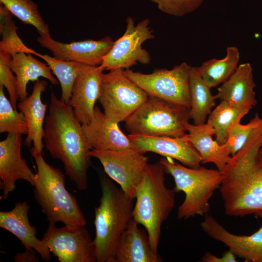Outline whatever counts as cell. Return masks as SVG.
Segmentation results:
<instances>
[{
	"label": "cell",
	"instance_id": "1",
	"mask_svg": "<svg viewBox=\"0 0 262 262\" xmlns=\"http://www.w3.org/2000/svg\"><path fill=\"white\" fill-rule=\"evenodd\" d=\"M43 141L51 156L62 163L66 174L78 189L86 190L92 149L73 108L58 98L53 92L50 94Z\"/></svg>",
	"mask_w": 262,
	"mask_h": 262
},
{
	"label": "cell",
	"instance_id": "2",
	"mask_svg": "<svg viewBox=\"0 0 262 262\" xmlns=\"http://www.w3.org/2000/svg\"><path fill=\"white\" fill-rule=\"evenodd\" d=\"M262 128L231 158L221 172L219 187L225 214L262 218Z\"/></svg>",
	"mask_w": 262,
	"mask_h": 262
},
{
	"label": "cell",
	"instance_id": "3",
	"mask_svg": "<svg viewBox=\"0 0 262 262\" xmlns=\"http://www.w3.org/2000/svg\"><path fill=\"white\" fill-rule=\"evenodd\" d=\"M99 181L101 196L94 208L97 262H115L118 241L133 218V199L106 176Z\"/></svg>",
	"mask_w": 262,
	"mask_h": 262
},
{
	"label": "cell",
	"instance_id": "4",
	"mask_svg": "<svg viewBox=\"0 0 262 262\" xmlns=\"http://www.w3.org/2000/svg\"><path fill=\"white\" fill-rule=\"evenodd\" d=\"M29 150L37 167L32 186L34 197L47 221L85 226L87 221L76 197L66 189L65 175L47 163L42 153L32 147Z\"/></svg>",
	"mask_w": 262,
	"mask_h": 262
},
{
	"label": "cell",
	"instance_id": "5",
	"mask_svg": "<svg viewBox=\"0 0 262 262\" xmlns=\"http://www.w3.org/2000/svg\"><path fill=\"white\" fill-rule=\"evenodd\" d=\"M165 173L160 161L148 164L137 191L133 209V219L144 227L156 253L162 225L175 204L176 192L166 186Z\"/></svg>",
	"mask_w": 262,
	"mask_h": 262
},
{
	"label": "cell",
	"instance_id": "6",
	"mask_svg": "<svg viewBox=\"0 0 262 262\" xmlns=\"http://www.w3.org/2000/svg\"><path fill=\"white\" fill-rule=\"evenodd\" d=\"M165 173L174 179L175 192H182L185 197L177 211L179 219L186 220L196 215H204L210 210L209 201L219 188L222 174L217 169L200 166H186L169 157L161 158Z\"/></svg>",
	"mask_w": 262,
	"mask_h": 262
},
{
	"label": "cell",
	"instance_id": "7",
	"mask_svg": "<svg viewBox=\"0 0 262 262\" xmlns=\"http://www.w3.org/2000/svg\"><path fill=\"white\" fill-rule=\"evenodd\" d=\"M191 119L190 109L149 96L125 121L130 134L182 137Z\"/></svg>",
	"mask_w": 262,
	"mask_h": 262
},
{
	"label": "cell",
	"instance_id": "8",
	"mask_svg": "<svg viewBox=\"0 0 262 262\" xmlns=\"http://www.w3.org/2000/svg\"><path fill=\"white\" fill-rule=\"evenodd\" d=\"M191 66L183 62L171 69L155 68L149 74L124 70L126 76L149 96L190 109Z\"/></svg>",
	"mask_w": 262,
	"mask_h": 262
},
{
	"label": "cell",
	"instance_id": "9",
	"mask_svg": "<svg viewBox=\"0 0 262 262\" xmlns=\"http://www.w3.org/2000/svg\"><path fill=\"white\" fill-rule=\"evenodd\" d=\"M148 97L126 76L124 69L109 71L102 75L98 101L104 113L116 123L125 121Z\"/></svg>",
	"mask_w": 262,
	"mask_h": 262
},
{
	"label": "cell",
	"instance_id": "10",
	"mask_svg": "<svg viewBox=\"0 0 262 262\" xmlns=\"http://www.w3.org/2000/svg\"><path fill=\"white\" fill-rule=\"evenodd\" d=\"M126 22L124 33L114 41L100 66L104 70L127 69L138 64L150 63L149 52L142 47L145 42L155 38L149 26L150 20L145 18L135 24L134 18L128 16Z\"/></svg>",
	"mask_w": 262,
	"mask_h": 262
},
{
	"label": "cell",
	"instance_id": "11",
	"mask_svg": "<svg viewBox=\"0 0 262 262\" xmlns=\"http://www.w3.org/2000/svg\"><path fill=\"white\" fill-rule=\"evenodd\" d=\"M143 152L134 148L121 150L92 149L90 155L102 165L108 177L118 183L130 197L135 198L148 164Z\"/></svg>",
	"mask_w": 262,
	"mask_h": 262
},
{
	"label": "cell",
	"instance_id": "12",
	"mask_svg": "<svg viewBox=\"0 0 262 262\" xmlns=\"http://www.w3.org/2000/svg\"><path fill=\"white\" fill-rule=\"evenodd\" d=\"M60 262H96L94 240L84 226L49 223L42 239Z\"/></svg>",
	"mask_w": 262,
	"mask_h": 262
},
{
	"label": "cell",
	"instance_id": "13",
	"mask_svg": "<svg viewBox=\"0 0 262 262\" xmlns=\"http://www.w3.org/2000/svg\"><path fill=\"white\" fill-rule=\"evenodd\" d=\"M37 42L56 58L89 66H99L112 47L114 41L108 36L98 40H86L64 43L50 36H39Z\"/></svg>",
	"mask_w": 262,
	"mask_h": 262
},
{
	"label": "cell",
	"instance_id": "14",
	"mask_svg": "<svg viewBox=\"0 0 262 262\" xmlns=\"http://www.w3.org/2000/svg\"><path fill=\"white\" fill-rule=\"evenodd\" d=\"M22 135L8 133L0 142V189L2 197L7 199L18 180L33 183L35 174L21 156Z\"/></svg>",
	"mask_w": 262,
	"mask_h": 262
},
{
	"label": "cell",
	"instance_id": "15",
	"mask_svg": "<svg viewBox=\"0 0 262 262\" xmlns=\"http://www.w3.org/2000/svg\"><path fill=\"white\" fill-rule=\"evenodd\" d=\"M133 148L146 153L152 152L176 160L192 168L200 166L201 157L192 144L182 137L166 136L128 135Z\"/></svg>",
	"mask_w": 262,
	"mask_h": 262
},
{
	"label": "cell",
	"instance_id": "16",
	"mask_svg": "<svg viewBox=\"0 0 262 262\" xmlns=\"http://www.w3.org/2000/svg\"><path fill=\"white\" fill-rule=\"evenodd\" d=\"M200 223L202 230L221 242L236 256L248 262H262V227L250 235H236L229 231L213 216L205 214Z\"/></svg>",
	"mask_w": 262,
	"mask_h": 262
},
{
	"label": "cell",
	"instance_id": "17",
	"mask_svg": "<svg viewBox=\"0 0 262 262\" xmlns=\"http://www.w3.org/2000/svg\"><path fill=\"white\" fill-rule=\"evenodd\" d=\"M103 71L100 66L82 65L74 83L68 104L82 125L88 123L92 118Z\"/></svg>",
	"mask_w": 262,
	"mask_h": 262
},
{
	"label": "cell",
	"instance_id": "18",
	"mask_svg": "<svg viewBox=\"0 0 262 262\" xmlns=\"http://www.w3.org/2000/svg\"><path fill=\"white\" fill-rule=\"evenodd\" d=\"M118 124L96 106L91 121L82 125L83 134L91 149L121 150L133 148L128 136Z\"/></svg>",
	"mask_w": 262,
	"mask_h": 262
},
{
	"label": "cell",
	"instance_id": "19",
	"mask_svg": "<svg viewBox=\"0 0 262 262\" xmlns=\"http://www.w3.org/2000/svg\"><path fill=\"white\" fill-rule=\"evenodd\" d=\"M30 207L27 201L18 202L11 210L0 211V227L16 237L25 249H33L43 261L49 262L51 252L45 242L37 237L36 228L30 223Z\"/></svg>",
	"mask_w": 262,
	"mask_h": 262
},
{
	"label": "cell",
	"instance_id": "20",
	"mask_svg": "<svg viewBox=\"0 0 262 262\" xmlns=\"http://www.w3.org/2000/svg\"><path fill=\"white\" fill-rule=\"evenodd\" d=\"M48 83L38 80L33 85L31 94L17 103V108L24 115L28 127V133L23 141L24 146L32 147L38 152L42 153L44 147L43 138L44 126L48 103H44L41 99L43 92Z\"/></svg>",
	"mask_w": 262,
	"mask_h": 262
},
{
	"label": "cell",
	"instance_id": "21",
	"mask_svg": "<svg viewBox=\"0 0 262 262\" xmlns=\"http://www.w3.org/2000/svg\"><path fill=\"white\" fill-rule=\"evenodd\" d=\"M255 87L250 64L243 63L239 65L229 79L217 88L214 96L216 99L233 107L252 108L257 103L254 90Z\"/></svg>",
	"mask_w": 262,
	"mask_h": 262
},
{
	"label": "cell",
	"instance_id": "22",
	"mask_svg": "<svg viewBox=\"0 0 262 262\" xmlns=\"http://www.w3.org/2000/svg\"><path fill=\"white\" fill-rule=\"evenodd\" d=\"M152 248L147 232L132 218L121 235L116 247L115 262H161Z\"/></svg>",
	"mask_w": 262,
	"mask_h": 262
},
{
	"label": "cell",
	"instance_id": "23",
	"mask_svg": "<svg viewBox=\"0 0 262 262\" xmlns=\"http://www.w3.org/2000/svg\"><path fill=\"white\" fill-rule=\"evenodd\" d=\"M187 133L183 137L190 142L200 154L201 164L213 163L221 172L229 162L231 155L224 146L219 144L213 136V128L205 123L195 125L188 123Z\"/></svg>",
	"mask_w": 262,
	"mask_h": 262
},
{
	"label": "cell",
	"instance_id": "24",
	"mask_svg": "<svg viewBox=\"0 0 262 262\" xmlns=\"http://www.w3.org/2000/svg\"><path fill=\"white\" fill-rule=\"evenodd\" d=\"M10 66L17 79L20 101L27 97V86L29 82H36L40 77H43L53 85L58 84V81L47 64L38 60L32 54L20 52L15 54L12 57Z\"/></svg>",
	"mask_w": 262,
	"mask_h": 262
},
{
	"label": "cell",
	"instance_id": "25",
	"mask_svg": "<svg viewBox=\"0 0 262 262\" xmlns=\"http://www.w3.org/2000/svg\"><path fill=\"white\" fill-rule=\"evenodd\" d=\"M190 115L195 125L203 124L215 105L216 99L211 88L204 82L197 70L191 67L190 74Z\"/></svg>",
	"mask_w": 262,
	"mask_h": 262
},
{
	"label": "cell",
	"instance_id": "26",
	"mask_svg": "<svg viewBox=\"0 0 262 262\" xmlns=\"http://www.w3.org/2000/svg\"><path fill=\"white\" fill-rule=\"evenodd\" d=\"M239 59L238 49L235 46H230L227 49L225 57L207 60L196 67V69L204 82L212 88L229 79L237 69Z\"/></svg>",
	"mask_w": 262,
	"mask_h": 262
},
{
	"label": "cell",
	"instance_id": "27",
	"mask_svg": "<svg viewBox=\"0 0 262 262\" xmlns=\"http://www.w3.org/2000/svg\"><path fill=\"white\" fill-rule=\"evenodd\" d=\"M251 109L236 108L225 101H220L209 115L206 121L214 130L215 140L219 144L224 145L231 126L241 122L242 119Z\"/></svg>",
	"mask_w": 262,
	"mask_h": 262
},
{
	"label": "cell",
	"instance_id": "28",
	"mask_svg": "<svg viewBox=\"0 0 262 262\" xmlns=\"http://www.w3.org/2000/svg\"><path fill=\"white\" fill-rule=\"evenodd\" d=\"M47 64L61 86V99L68 103L71 98L75 81L82 64L73 61H67L36 52L35 55Z\"/></svg>",
	"mask_w": 262,
	"mask_h": 262
},
{
	"label": "cell",
	"instance_id": "29",
	"mask_svg": "<svg viewBox=\"0 0 262 262\" xmlns=\"http://www.w3.org/2000/svg\"><path fill=\"white\" fill-rule=\"evenodd\" d=\"M13 15L2 4L0 5V51L9 54L12 57L24 52L35 55L36 51L28 47L22 42L17 33V27L12 20Z\"/></svg>",
	"mask_w": 262,
	"mask_h": 262
},
{
	"label": "cell",
	"instance_id": "30",
	"mask_svg": "<svg viewBox=\"0 0 262 262\" xmlns=\"http://www.w3.org/2000/svg\"><path fill=\"white\" fill-rule=\"evenodd\" d=\"M0 2L22 22L34 27L40 36H50L49 25L41 16L37 4L32 0H0Z\"/></svg>",
	"mask_w": 262,
	"mask_h": 262
},
{
	"label": "cell",
	"instance_id": "31",
	"mask_svg": "<svg viewBox=\"0 0 262 262\" xmlns=\"http://www.w3.org/2000/svg\"><path fill=\"white\" fill-rule=\"evenodd\" d=\"M262 127V117L256 114L246 124L236 123L230 128L224 146L231 156L241 149Z\"/></svg>",
	"mask_w": 262,
	"mask_h": 262
},
{
	"label": "cell",
	"instance_id": "32",
	"mask_svg": "<svg viewBox=\"0 0 262 262\" xmlns=\"http://www.w3.org/2000/svg\"><path fill=\"white\" fill-rule=\"evenodd\" d=\"M3 86H0V133H28L23 114L15 109L5 96Z\"/></svg>",
	"mask_w": 262,
	"mask_h": 262
},
{
	"label": "cell",
	"instance_id": "33",
	"mask_svg": "<svg viewBox=\"0 0 262 262\" xmlns=\"http://www.w3.org/2000/svg\"><path fill=\"white\" fill-rule=\"evenodd\" d=\"M11 58L12 56L9 54L0 51V86L6 88L12 105L17 110L19 99L17 79L10 66Z\"/></svg>",
	"mask_w": 262,
	"mask_h": 262
},
{
	"label": "cell",
	"instance_id": "34",
	"mask_svg": "<svg viewBox=\"0 0 262 262\" xmlns=\"http://www.w3.org/2000/svg\"><path fill=\"white\" fill-rule=\"evenodd\" d=\"M163 13L176 17L183 16L197 9L203 0H149Z\"/></svg>",
	"mask_w": 262,
	"mask_h": 262
},
{
	"label": "cell",
	"instance_id": "35",
	"mask_svg": "<svg viewBox=\"0 0 262 262\" xmlns=\"http://www.w3.org/2000/svg\"><path fill=\"white\" fill-rule=\"evenodd\" d=\"M203 262H236V255L229 249L225 252L221 257L210 252H206L201 258Z\"/></svg>",
	"mask_w": 262,
	"mask_h": 262
},
{
	"label": "cell",
	"instance_id": "36",
	"mask_svg": "<svg viewBox=\"0 0 262 262\" xmlns=\"http://www.w3.org/2000/svg\"><path fill=\"white\" fill-rule=\"evenodd\" d=\"M33 249H25V251L17 253L14 257L15 262H38L39 258L36 256Z\"/></svg>",
	"mask_w": 262,
	"mask_h": 262
},
{
	"label": "cell",
	"instance_id": "37",
	"mask_svg": "<svg viewBox=\"0 0 262 262\" xmlns=\"http://www.w3.org/2000/svg\"><path fill=\"white\" fill-rule=\"evenodd\" d=\"M259 155L260 156V157L262 159V145L259 150Z\"/></svg>",
	"mask_w": 262,
	"mask_h": 262
}]
</instances>
